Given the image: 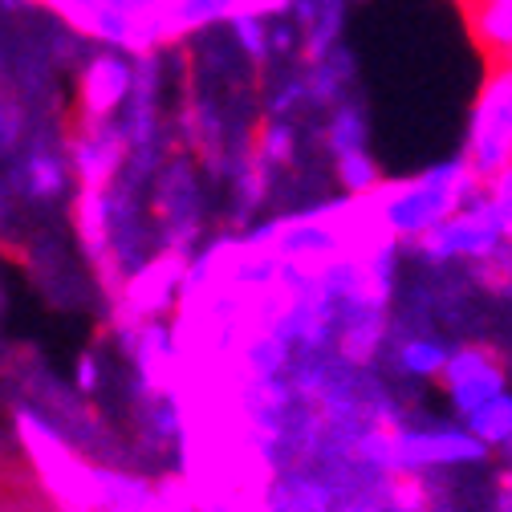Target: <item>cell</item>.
Masks as SVG:
<instances>
[{
    "instance_id": "9",
    "label": "cell",
    "mask_w": 512,
    "mask_h": 512,
    "mask_svg": "<svg viewBox=\"0 0 512 512\" xmlns=\"http://www.w3.org/2000/svg\"><path fill=\"white\" fill-rule=\"evenodd\" d=\"M297 29V57L317 61L326 57L334 45L346 41V17H350V0H293L289 13H285Z\"/></svg>"
},
{
    "instance_id": "2",
    "label": "cell",
    "mask_w": 512,
    "mask_h": 512,
    "mask_svg": "<svg viewBox=\"0 0 512 512\" xmlns=\"http://www.w3.org/2000/svg\"><path fill=\"white\" fill-rule=\"evenodd\" d=\"M508 228H512V191H508V175H496L492 183L476 187V196L460 212H452L407 248L427 269H447V265L508 269Z\"/></svg>"
},
{
    "instance_id": "19",
    "label": "cell",
    "mask_w": 512,
    "mask_h": 512,
    "mask_svg": "<svg viewBox=\"0 0 512 512\" xmlns=\"http://www.w3.org/2000/svg\"><path fill=\"white\" fill-rule=\"evenodd\" d=\"M74 391H78V399H94V395L102 391V358H98L94 350L78 358V370H74Z\"/></svg>"
},
{
    "instance_id": "16",
    "label": "cell",
    "mask_w": 512,
    "mask_h": 512,
    "mask_svg": "<svg viewBox=\"0 0 512 512\" xmlns=\"http://www.w3.org/2000/svg\"><path fill=\"white\" fill-rule=\"evenodd\" d=\"M224 25L232 29V41H236V49H240V53L252 61L256 70H261V66H269V57H273V53H269V21H265V17L232 9Z\"/></svg>"
},
{
    "instance_id": "1",
    "label": "cell",
    "mask_w": 512,
    "mask_h": 512,
    "mask_svg": "<svg viewBox=\"0 0 512 512\" xmlns=\"http://www.w3.org/2000/svg\"><path fill=\"white\" fill-rule=\"evenodd\" d=\"M476 187H480V179L472 175V167L460 155H452V159L419 167L415 175L382 183L374 196H366V204H370L374 224L387 232L399 248H407L423 232L443 224L452 212H460L476 196Z\"/></svg>"
},
{
    "instance_id": "11",
    "label": "cell",
    "mask_w": 512,
    "mask_h": 512,
    "mask_svg": "<svg viewBox=\"0 0 512 512\" xmlns=\"http://www.w3.org/2000/svg\"><path fill=\"white\" fill-rule=\"evenodd\" d=\"M301 74H305V98H309V106H313V110H330V106H338L346 94L358 90V53L342 41V45H334L326 57L309 61Z\"/></svg>"
},
{
    "instance_id": "4",
    "label": "cell",
    "mask_w": 512,
    "mask_h": 512,
    "mask_svg": "<svg viewBox=\"0 0 512 512\" xmlns=\"http://www.w3.org/2000/svg\"><path fill=\"white\" fill-rule=\"evenodd\" d=\"M151 212L159 220V256L187 261L196 252L200 228H204V187H200L196 163L187 155H171L155 167Z\"/></svg>"
},
{
    "instance_id": "20",
    "label": "cell",
    "mask_w": 512,
    "mask_h": 512,
    "mask_svg": "<svg viewBox=\"0 0 512 512\" xmlns=\"http://www.w3.org/2000/svg\"><path fill=\"white\" fill-rule=\"evenodd\" d=\"M9 208H13V191L5 179H0V224H9Z\"/></svg>"
},
{
    "instance_id": "21",
    "label": "cell",
    "mask_w": 512,
    "mask_h": 512,
    "mask_svg": "<svg viewBox=\"0 0 512 512\" xmlns=\"http://www.w3.org/2000/svg\"><path fill=\"white\" fill-rule=\"evenodd\" d=\"M0 74H5V57H0Z\"/></svg>"
},
{
    "instance_id": "15",
    "label": "cell",
    "mask_w": 512,
    "mask_h": 512,
    "mask_svg": "<svg viewBox=\"0 0 512 512\" xmlns=\"http://www.w3.org/2000/svg\"><path fill=\"white\" fill-rule=\"evenodd\" d=\"M334 179H338V187L346 191L350 200H366L382 183H387V171H382L374 151H358V155L334 159Z\"/></svg>"
},
{
    "instance_id": "17",
    "label": "cell",
    "mask_w": 512,
    "mask_h": 512,
    "mask_svg": "<svg viewBox=\"0 0 512 512\" xmlns=\"http://www.w3.org/2000/svg\"><path fill=\"white\" fill-rule=\"evenodd\" d=\"M309 98H305V74H281V82L265 94V118H289L297 110H305Z\"/></svg>"
},
{
    "instance_id": "7",
    "label": "cell",
    "mask_w": 512,
    "mask_h": 512,
    "mask_svg": "<svg viewBox=\"0 0 512 512\" xmlns=\"http://www.w3.org/2000/svg\"><path fill=\"white\" fill-rule=\"evenodd\" d=\"M135 57L98 45L78 66V118H114L131 94Z\"/></svg>"
},
{
    "instance_id": "6",
    "label": "cell",
    "mask_w": 512,
    "mask_h": 512,
    "mask_svg": "<svg viewBox=\"0 0 512 512\" xmlns=\"http://www.w3.org/2000/svg\"><path fill=\"white\" fill-rule=\"evenodd\" d=\"M61 147H66V163L78 191H102L122 175L126 143L114 118H74V131Z\"/></svg>"
},
{
    "instance_id": "10",
    "label": "cell",
    "mask_w": 512,
    "mask_h": 512,
    "mask_svg": "<svg viewBox=\"0 0 512 512\" xmlns=\"http://www.w3.org/2000/svg\"><path fill=\"white\" fill-rule=\"evenodd\" d=\"M224 171H228V224L248 232L256 220H261V208L273 196V171L256 159L248 147L228 155Z\"/></svg>"
},
{
    "instance_id": "8",
    "label": "cell",
    "mask_w": 512,
    "mask_h": 512,
    "mask_svg": "<svg viewBox=\"0 0 512 512\" xmlns=\"http://www.w3.org/2000/svg\"><path fill=\"white\" fill-rule=\"evenodd\" d=\"M9 191L25 204H57L70 196L74 187V175H70V163H66V147H53L49 139H33L21 159L13 163L9 171Z\"/></svg>"
},
{
    "instance_id": "13",
    "label": "cell",
    "mask_w": 512,
    "mask_h": 512,
    "mask_svg": "<svg viewBox=\"0 0 512 512\" xmlns=\"http://www.w3.org/2000/svg\"><path fill=\"white\" fill-rule=\"evenodd\" d=\"M322 143H326V151H330L334 159L370 151V106H366V98H362L358 90L346 94L338 106H330Z\"/></svg>"
},
{
    "instance_id": "18",
    "label": "cell",
    "mask_w": 512,
    "mask_h": 512,
    "mask_svg": "<svg viewBox=\"0 0 512 512\" xmlns=\"http://www.w3.org/2000/svg\"><path fill=\"white\" fill-rule=\"evenodd\" d=\"M21 139H25V110L13 94H0V159L17 155Z\"/></svg>"
},
{
    "instance_id": "12",
    "label": "cell",
    "mask_w": 512,
    "mask_h": 512,
    "mask_svg": "<svg viewBox=\"0 0 512 512\" xmlns=\"http://www.w3.org/2000/svg\"><path fill=\"white\" fill-rule=\"evenodd\" d=\"M464 17L476 49L492 66H508L512 53V0H464Z\"/></svg>"
},
{
    "instance_id": "3",
    "label": "cell",
    "mask_w": 512,
    "mask_h": 512,
    "mask_svg": "<svg viewBox=\"0 0 512 512\" xmlns=\"http://www.w3.org/2000/svg\"><path fill=\"white\" fill-rule=\"evenodd\" d=\"M460 159L472 167L480 183H492L496 175H508L512 163V86H508V66H492L484 78L468 126H464V143Z\"/></svg>"
},
{
    "instance_id": "5",
    "label": "cell",
    "mask_w": 512,
    "mask_h": 512,
    "mask_svg": "<svg viewBox=\"0 0 512 512\" xmlns=\"http://www.w3.org/2000/svg\"><path fill=\"white\" fill-rule=\"evenodd\" d=\"M435 387L447 399L456 423L472 419L480 407H488L492 399L508 395V374H504V358L488 346V342H456L447 354Z\"/></svg>"
},
{
    "instance_id": "14",
    "label": "cell",
    "mask_w": 512,
    "mask_h": 512,
    "mask_svg": "<svg viewBox=\"0 0 512 512\" xmlns=\"http://www.w3.org/2000/svg\"><path fill=\"white\" fill-rule=\"evenodd\" d=\"M248 151L261 159L273 175L285 171V167H293V159H297V122H289V118H265L261 126H256Z\"/></svg>"
}]
</instances>
